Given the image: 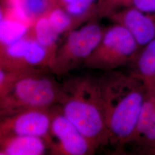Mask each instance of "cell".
Listing matches in <instances>:
<instances>
[{
    "label": "cell",
    "mask_w": 155,
    "mask_h": 155,
    "mask_svg": "<svg viewBox=\"0 0 155 155\" xmlns=\"http://www.w3.org/2000/svg\"><path fill=\"white\" fill-rule=\"evenodd\" d=\"M99 78L108 146L116 153H123L132 137L150 87L129 72L106 71Z\"/></svg>",
    "instance_id": "obj_1"
},
{
    "label": "cell",
    "mask_w": 155,
    "mask_h": 155,
    "mask_svg": "<svg viewBox=\"0 0 155 155\" xmlns=\"http://www.w3.org/2000/svg\"><path fill=\"white\" fill-rule=\"evenodd\" d=\"M57 105L96 152L108 146L100 78L81 75L66 79L61 84Z\"/></svg>",
    "instance_id": "obj_2"
},
{
    "label": "cell",
    "mask_w": 155,
    "mask_h": 155,
    "mask_svg": "<svg viewBox=\"0 0 155 155\" xmlns=\"http://www.w3.org/2000/svg\"><path fill=\"white\" fill-rule=\"evenodd\" d=\"M47 70H38L23 75L0 97L1 118L30 109H49L58 105L61 84Z\"/></svg>",
    "instance_id": "obj_3"
},
{
    "label": "cell",
    "mask_w": 155,
    "mask_h": 155,
    "mask_svg": "<svg viewBox=\"0 0 155 155\" xmlns=\"http://www.w3.org/2000/svg\"><path fill=\"white\" fill-rule=\"evenodd\" d=\"M140 49L138 43L127 29L113 23L105 27L99 44L83 66L105 72L116 70L129 66Z\"/></svg>",
    "instance_id": "obj_4"
},
{
    "label": "cell",
    "mask_w": 155,
    "mask_h": 155,
    "mask_svg": "<svg viewBox=\"0 0 155 155\" xmlns=\"http://www.w3.org/2000/svg\"><path fill=\"white\" fill-rule=\"evenodd\" d=\"M98 19L91 20L67 33L66 39L56 50L51 72L61 76L83 66L99 44L105 30Z\"/></svg>",
    "instance_id": "obj_5"
},
{
    "label": "cell",
    "mask_w": 155,
    "mask_h": 155,
    "mask_svg": "<svg viewBox=\"0 0 155 155\" xmlns=\"http://www.w3.org/2000/svg\"><path fill=\"white\" fill-rule=\"evenodd\" d=\"M46 143L52 155H90L96 152L89 140L57 105L51 108L50 134Z\"/></svg>",
    "instance_id": "obj_6"
},
{
    "label": "cell",
    "mask_w": 155,
    "mask_h": 155,
    "mask_svg": "<svg viewBox=\"0 0 155 155\" xmlns=\"http://www.w3.org/2000/svg\"><path fill=\"white\" fill-rule=\"evenodd\" d=\"M51 108L27 110L1 118L0 137L32 136L46 141L50 134Z\"/></svg>",
    "instance_id": "obj_7"
},
{
    "label": "cell",
    "mask_w": 155,
    "mask_h": 155,
    "mask_svg": "<svg viewBox=\"0 0 155 155\" xmlns=\"http://www.w3.org/2000/svg\"><path fill=\"white\" fill-rule=\"evenodd\" d=\"M127 149L138 155H155V89L150 87Z\"/></svg>",
    "instance_id": "obj_8"
},
{
    "label": "cell",
    "mask_w": 155,
    "mask_h": 155,
    "mask_svg": "<svg viewBox=\"0 0 155 155\" xmlns=\"http://www.w3.org/2000/svg\"><path fill=\"white\" fill-rule=\"evenodd\" d=\"M104 17L127 29L140 48L155 38V13L123 7L107 12Z\"/></svg>",
    "instance_id": "obj_9"
},
{
    "label": "cell",
    "mask_w": 155,
    "mask_h": 155,
    "mask_svg": "<svg viewBox=\"0 0 155 155\" xmlns=\"http://www.w3.org/2000/svg\"><path fill=\"white\" fill-rule=\"evenodd\" d=\"M48 150L45 140L32 136L0 137L1 155H41Z\"/></svg>",
    "instance_id": "obj_10"
},
{
    "label": "cell",
    "mask_w": 155,
    "mask_h": 155,
    "mask_svg": "<svg viewBox=\"0 0 155 155\" xmlns=\"http://www.w3.org/2000/svg\"><path fill=\"white\" fill-rule=\"evenodd\" d=\"M129 66V72L147 84L155 77V38L140 48Z\"/></svg>",
    "instance_id": "obj_11"
},
{
    "label": "cell",
    "mask_w": 155,
    "mask_h": 155,
    "mask_svg": "<svg viewBox=\"0 0 155 155\" xmlns=\"http://www.w3.org/2000/svg\"><path fill=\"white\" fill-rule=\"evenodd\" d=\"M29 33L38 42L50 50L55 56L58 49V41L60 35L51 24L46 15L41 17L33 22Z\"/></svg>",
    "instance_id": "obj_12"
},
{
    "label": "cell",
    "mask_w": 155,
    "mask_h": 155,
    "mask_svg": "<svg viewBox=\"0 0 155 155\" xmlns=\"http://www.w3.org/2000/svg\"><path fill=\"white\" fill-rule=\"evenodd\" d=\"M0 47L11 45L28 34L31 27L25 22L1 15Z\"/></svg>",
    "instance_id": "obj_13"
},
{
    "label": "cell",
    "mask_w": 155,
    "mask_h": 155,
    "mask_svg": "<svg viewBox=\"0 0 155 155\" xmlns=\"http://www.w3.org/2000/svg\"><path fill=\"white\" fill-rule=\"evenodd\" d=\"M21 11L32 24L40 17L46 15L55 6L59 5L58 0H16Z\"/></svg>",
    "instance_id": "obj_14"
},
{
    "label": "cell",
    "mask_w": 155,
    "mask_h": 155,
    "mask_svg": "<svg viewBox=\"0 0 155 155\" xmlns=\"http://www.w3.org/2000/svg\"><path fill=\"white\" fill-rule=\"evenodd\" d=\"M123 7H131L141 11L155 13V0H104L99 16L102 18L107 12Z\"/></svg>",
    "instance_id": "obj_15"
},
{
    "label": "cell",
    "mask_w": 155,
    "mask_h": 155,
    "mask_svg": "<svg viewBox=\"0 0 155 155\" xmlns=\"http://www.w3.org/2000/svg\"><path fill=\"white\" fill-rule=\"evenodd\" d=\"M47 16L53 28L60 35L77 28L74 18L61 6L53 7Z\"/></svg>",
    "instance_id": "obj_16"
},
{
    "label": "cell",
    "mask_w": 155,
    "mask_h": 155,
    "mask_svg": "<svg viewBox=\"0 0 155 155\" xmlns=\"http://www.w3.org/2000/svg\"><path fill=\"white\" fill-rule=\"evenodd\" d=\"M77 1L78 0H58V4H59V5L64 7L68 4L75 2Z\"/></svg>",
    "instance_id": "obj_17"
},
{
    "label": "cell",
    "mask_w": 155,
    "mask_h": 155,
    "mask_svg": "<svg viewBox=\"0 0 155 155\" xmlns=\"http://www.w3.org/2000/svg\"><path fill=\"white\" fill-rule=\"evenodd\" d=\"M150 87H153L155 86V77L153 78L147 84Z\"/></svg>",
    "instance_id": "obj_18"
},
{
    "label": "cell",
    "mask_w": 155,
    "mask_h": 155,
    "mask_svg": "<svg viewBox=\"0 0 155 155\" xmlns=\"http://www.w3.org/2000/svg\"><path fill=\"white\" fill-rule=\"evenodd\" d=\"M151 88H153V89H155V86H154V87H151Z\"/></svg>",
    "instance_id": "obj_19"
}]
</instances>
